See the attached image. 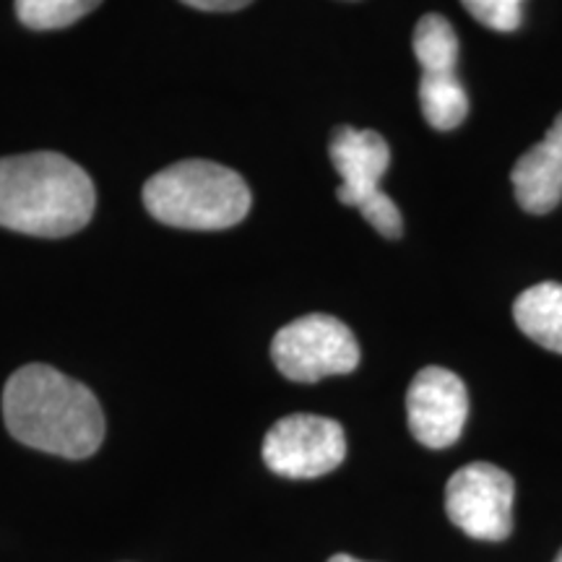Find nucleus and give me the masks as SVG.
<instances>
[{"label":"nucleus","mask_w":562,"mask_h":562,"mask_svg":"<svg viewBox=\"0 0 562 562\" xmlns=\"http://www.w3.org/2000/svg\"><path fill=\"white\" fill-rule=\"evenodd\" d=\"M94 182L55 151L0 159V227L34 237H68L94 214Z\"/></svg>","instance_id":"nucleus-2"},{"label":"nucleus","mask_w":562,"mask_h":562,"mask_svg":"<svg viewBox=\"0 0 562 562\" xmlns=\"http://www.w3.org/2000/svg\"><path fill=\"white\" fill-rule=\"evenodd\" d=\"M463 9L492 32H518L524 26V0H461Z\"/></svg>","instance_id":"nucleus-14"},{"label":"nucleus","mask_w":562,"mask_h":562,"mask_svg":"<svg viewBox=\"0 0 562 562\" xmlns=\"http://www.w3.org/2000/svg\"><path fill=\"white\" fill-rule=\"evenodd\" d=\"M518 206L529 214H550L562 201V112L544 140L518 157L510 172Z\"/></svg>","instance_id":"nucleus-9"},{"label":"nucleus","mask_w":562,"mask_h":562,"mask_svg":"<svg viewBox=\"0 0 562 562\" xmlns=\"http://www.w3.org/2000/svg\"><path fill=\"white\" fill-rule=\"evenodd\" d=\"M250 188L229 167L206 159H186L154 175L144 186L146 211L180 229H227L250 211Z\"/></svg>","instance_id":"nucleus-3"},{"label":"nucleus","mask_w":562,"mask_h":562,"mask_svg":"<svg viewBox=\"0 0 562 562\" xmlns=\"http://www.w3.org/2000/svg\"><path fill=\"white\" fill-rule=\"evenodd\" d=\"M9 432L34 451L89 459L104 440V414L87 385L50 364H26L3 391Z\"/></svg>","instance_id":"nucleus-1"},{"label":"nucleus","mask_w":562,"mask_h":562,"mask_svg":"<svg viewBox=\"0 0 562 562\" xmlns=\"http://www.w3.org/2000/svg\"><path fill=\"white\" fill-rule=\"evenodd\" d=\"M271 360L294 383H318L328 375H347L360 364V344L349 326L326 313L292 321L273 336Z\"/></svg>","instance_id":"nucleus-5"},{"label":"nucleus","mask_w":562,"mask_h":562,"mask_svg":"<svg viewBox=\"0 0 562 562\" xmlns=\"http://www.w3.org/2000/svg\"><path fill=\"white\" fill-rule=\"evenodd\" d=\"M328 154L339 172L341 186L336 191L344 206H355L375 232L389 240L404 235V216L389 193L381 191L383 175L391 167V146L378 131H360L341 125L334 131Z\"/></svg>","instance_id":"nucleus-4"},{"label":"nucleus","mask_w":562,"mask_h":562,"mask_svg":"<svg viewBox=\"0 0 562 562\" xmlns=\"http://www.w3.org/2000/svg\"><path fill=\"white\" fill-rule=\"evenodd\" d=\"M513 318L531 341L562 355V284L558 281H542L518 294Z\"/></svg>","instance_id":"nucleus-10"},{"label":"nucleus","mask_w":562,"mask_h":562,"mask_svg":"<svg viewBox=\"0 0 562 562\" xmlns=\"http://www.w3.org/2000/svg\"><path fill=\"white\" fill-rule=\"evenodd\" d=\"M422 74H456L459 63V37L453 24L440 13H425L414 26L412 37Z\"/></svg>","instance_id":"nucleus-12"},{"label":"nucleus","mask_w":562,"mask_h":562,"mask_svg":"<svg viewBox=\"0 0 562 562\" xmlns=\"http://www.w3.org/2000/svg\"><path fill=\"white\" fill-rule=\"evenodd\" d=\"M422 115L435 131H453L467 121L469 97L456 74H422Z\"/></svg>","instance_id":"nucleus-11"},{"label":"nucleus","mask_w":562,"mask_h":562,"mask_svg":"<svg viewBox=\"0 0 562 562\" xmlns=\"http://www.w3.org/2000/svg\"><path fill=\"white\" fill-rule=\"evenodd\" d=\"M186 5L199 11H240L250 5L252 0H182Z\"/></svg>","instance_id":"nucleus-15"},{"label":"nucleus","mask_w":562,"mask_h":562,"mask_svg":"<svg viewBox=\"0 0 562 562\" xmlns=\"http://www.w3.org/2000/svg\"><path fill=\"white\" fill-rule=\"evenodd\" d=\"M347 459V435L336 419L318 414H290L263 440V461L286 480H315Z\"/></svg>","instance_id":"nucleus-7"},{"label":"nucleus","mask_w":562,"mask_h":562,"mask_svg":"<svg viewBox=\"0 0 562 562\" xmlns=\"http://www.w3.org/2000/svg\"><path fill=\"white\" fill-rule=\"evenodd\" d=\"M516 482L495 463L476 461L446 484V513L456 529L480 542H503L513 531Z\"/></svg>","instance_id":"nucleus-6"},{"label":"nucleus","mask_w":562,"mask_h":562,"mask_svg":"<svg viewBox=\"0 0 562 562\" xmlns=\"http://www.w3.org/2000/svg\"><path fill=\"white\" fill-rule=\"evenodd\" d=\"M554 562H562V550L558 552V558H554Z\"/></svg>","instance_id":"nucleus-17"},{"label":"nucleus","mask_w":562,"mask_h":562,"mask_svg":"<svg viewBox=\"0 0 562 562\" xmlns=\"http://www.w3.org/2000/svg\"><path fill=\"white\" fill-rule=\"evenodd\" d=\"M328 562H368V560H357V558H351V554H334Z\"/></svg>","instance_id":"nucleus-16"},{"label":"nucleus","mask_w":562,"mask_h":562,"mask_svg":"<svg viewBox=\"0 0 562 562\" xmlns=\"http://www.w3.org/2000/svg\"><path fill=\"white\" fill-rule=\"evenodd\" d=\"M102 0H16V16L37 32L63 30L76 24L100 5Z\"/></svg>","instance_id":"nucleus-13"},{"label":"nucleus","mask_w":562,"mask_h":562,"mask_svg":"<svg viewBox=\"0 0 562 562\" xmlns=\"http://www.w3.org/2000/svg\"><path fill=\"white\" fill-rule=\"evenodd\" d=\"M469 417L467 385L446 368H425L406 393L409 430L425 448L442 451L461 438Z\"/></svg>","instance_id":"nucleus-8"}]
</instances>
